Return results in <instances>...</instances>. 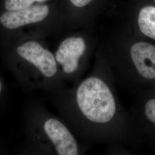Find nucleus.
<instances>
[{"instance_id": "9d476101", "label": "nucleus", "mask_w": 155, "mask_h": 155, "mask_svg": "<svg viewBox=\"0 0 155 155\" xmlns=\"http://www.w3.org/2000/svg\"><path fill=\"white\" fill-rule=\"evenodd\" d=\"M1 90H2V83H1V82L0 81V93L1 91Z\"/></svg>"}, {"instance_id": "6e6552de", "label": "nucleus", "mask_w": 155, "mask_h": 155, "mask_svg": "<svg viewBox=\"0 0 155 155\" xmlns=\"http://www.w3.org/2000/svg\"><path fill=\"white\" fill-rule=\"evenodd\" d=\"M58 0H0V11H15L40 4L55 2Z\"/></svg>"}, {"instance_id": "423d86ee", "label": "nucleus", "mask_w": 155, "mask_h": 155, "mask_svg": "<svg viewBox=\"0 0 155 155\" xmlns=\"http://www.w3.org/2000/svg\"><path fill=\"white\" fill-rule=\"evenodd\" d=\"M17 54L33 64L45 78L55 79L59 68L55 55L36 40H28L17 45Z\"/></svg>"}, {"instance_id": "7ed1b4c3", "label": "nucleus", "mask_w": 155, "mask_h": 155, "mask_svg": "<svg viewBox=\"0 0 155 155\" xmlns=\"http://www.w3.org/2000/svg\"><path fill=\"white\" fill-rule=\"evenodd\" d=\"M92 45L89 36L75 34L63 39L56 50L54 55L58 68L75 84L83 79L89 68Z\"/></svg>"}, {"instance_id": "20e7f679", "label": "nucleus", "mask_w": 155, "mask_h": 155, "mask_svg": "<svg viewBox=\"0 0 155 155\" xmlns=\"http://www.w3.org/2000/svg\"><path fill=\"white\" fill-rule=\"evenodd\" d=\"M61 6L58 0L18 10L0 11V28L4 31H15L33 26L50 24L61 15Z\"/></svg>"}, {"instance_id": "f03ea898", "label": "nucleus", "mask_w": 155, "mask_h": 155, "mask_svg": "<svg viewBox=\"0 0 155 155\" xmlns=\"http://www.w3.org/2000/svg\"><path fill=\"white\" fill-rule=\"evenodd\" d=\"M106 52L116 84L123 90L136 93L155 82V45L122 35Z\"/></svg>"}, {"instance_id": "1a4fd4ad", "label": "nucleus", "mask_w": 155, "mask_h": 155, "mask_svg": "<svg viewBox=\"0 0 155 155\" xmlns=\"http://www.w3.org/2000/svg\"><path fill=\"white\" fill-rule=\"evenodd\" d=\"M93 0H67V2L74 8H82L89 5Z\"/></svg>"}, {"instance_id": "f257e3e1", "label": "nucleus", "mask_w": 155, "mask_h": 155, "mask_svg": "<svg viewBox=\"0 0 155 155\" xmlns=\"http://www.w3.org/2000/svg\"><path fill=\"white\" fill-rule=\"evenodd\" d=\"M106 50L95 55L87 76L75 84L67 101L72 131L86 147L136 144L129 111L121 104Z\"/></svg>"}, {"instance_id": "39448f33", "label": "nucleus", "mask_w": 155, "mask_h": 155, "mask_svg": "<svg viewBox=\"0 0 155 155\" xmlns=\"http://www.w3.org/2000/svg\"><path fill=\"white\" fill-rule=\"evenodd\" d=\"M43 129L56 154L79 155L85 153L87 147L81 144L74 132L59 120L54 117L47 118L43 123Z\"/></svg>"}, {"instance_id": "0eeeda50", "label": "nucleus", "mask_w": 155, "mask_h": 155, "mask_svg": "<svg viewBox=\"0 0 155 155\" xmlns=\"http://www.w3.org/2000/svg\"><path fill=\"white\" fill-rule=\"evenodd\" d=\"M137 25L141 33L155 40V6H147L141 9L137 18Z\"/></svg>"}]
</instances>
